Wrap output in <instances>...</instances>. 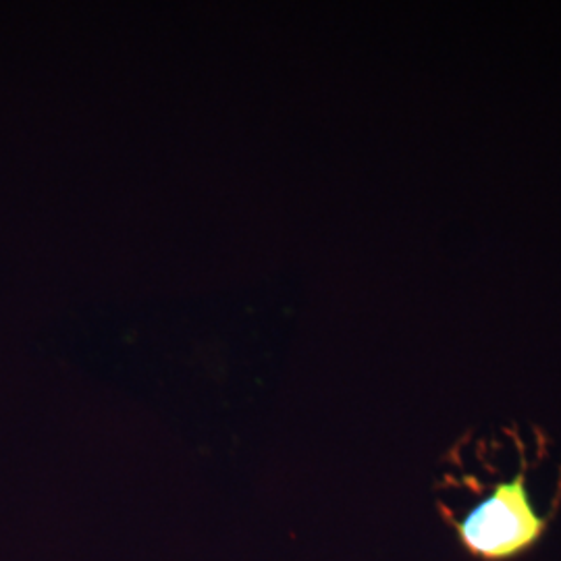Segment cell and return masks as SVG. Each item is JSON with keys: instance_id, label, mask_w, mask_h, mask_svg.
Listing matches in <instances>:
<instances>
[{"instance_id": "cell-1", "label": "cell", "mask_w": 561, "mask_h": 561, "mask_svg": "<svg viewBox=\"0 0 561 561\" xmlns=\"http://www.w3.org/2000/svg\"><path fill=\"white\" fill-rule=\"evenodd\" d=\"M463 549L484 561L518 558L533 549L547 530L526 489V474L500 482L468 516L456 524Z\"/></svg>"}]
</instances>
